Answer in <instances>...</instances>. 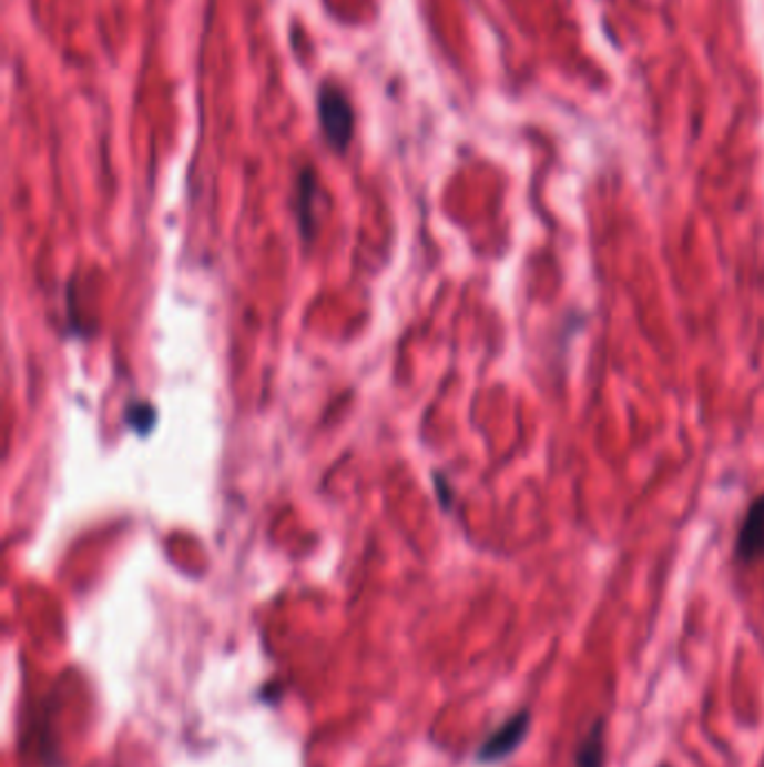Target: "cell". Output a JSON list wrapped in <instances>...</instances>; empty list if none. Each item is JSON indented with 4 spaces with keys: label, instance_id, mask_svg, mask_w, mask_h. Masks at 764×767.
Here are the masks:
<instances>
[{
    "label": "cell",
    "instance_id": "obj_4",
    "mask_svg": "<svg viewBox=\"0 0 764 767\" xmlns=\"http://www.w3.org/2000/svg\"><path fill=\"white\" fill-rule=\"evenodd\" d=\"M605 763V720H594L577 751L574 767H603Z\"/></svg>",
    "mask_w": 764,
    "mask_h": 767
},
{
    "label": "cell",
    "instance_id": "obj_3",
    "mask_svg": "<svg viewBox=\"0 0 764 767\" xmlns=\"http://www.w3.org/2000/svg\"><path fill=\"white\" fill-rule=\"evenodd\" d=\"M735 555L744 564L764 559V494L751 503L744 516L735 541Z\"/></svg>",
    "mask_w": 764,
    "mask_h": 767
},
{
    "label": "cell",
    "instance_id": "obj_2",
    "mask_svg": "<svg viewBox=\"0 0 764 767\" xmlns=\"http://www.w3.org/2000/svg\"><path fill=\"white\" fill-rule=\"evenodd\" d=\"M531 729V714L529 709H520L511 718H507L498 729H493L487 740L478 747V763H500L509 758L527 738Z\"/></svg>",
    "mask_w": 764,
    "mask_h": 767
},
{
    "label": "cell",
    "instance_id": "obj_1",
    "mask_svg": "<svg viewBox=\"0 0 764 767\" xmlns=\"http://www.w3.org/2000/svg\"><path fill=\"white\" fill-rule=\"evenodd\" d=\"M316 111L325 142L337 153H344L355 133V111L346 92L337 85H320Z\"/></svg>",
    "mask_w": 764,
    "mask_h": 767
}]
</instances>
